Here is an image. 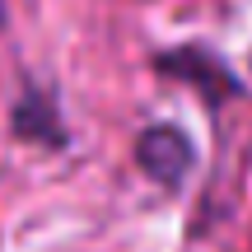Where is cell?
Wrapping results in <instances>:
<instances>
[{
  "mask_svg": "<svg viewBox=\"0 0 252 252\" xmlns=\"http://www.w3.org/2000/svg\"><path fill=\"white\" fill-rule=\"evenodd\" d=\"M14 135L37 145H65L61 112H56V98L47 89H24V98L14 103Z\"/></svg>",
  "mask_w": 252,
  "mask_h": 252,
  "instance_id": "3957f363",
  "label": "cell"
},
{
  "mask_svg": "<svg viewBox=\"0 0 252 252\" xmlns=\"http://www.w3.org/2000/svg\"><path fill=\"white\" fill-rule=\"evenodd\" d=\"M0 24H5V0H0Z\"/></svg>",
  "mask_w": 252,
  "mask_h": 252,
  "instance_id": "277c9868",
  "label": "cell"
},
{
  "mask_svg": "<svg viewBox=\"0 0 252 252\" xmlns=\"http://www.w3.org/2000/svg\"><path fill=\"white\" fill-rule=\"evenodd\" d=\"M154 70L173 75V80H187L191 89H201V98H206L210 108L243 94V80H238L210 47H173V52H159L154 56Z\"/></svg>",
  "mask_w": 252,
  "mask_h": 252,
  "instance_id": "6da1fadb",
  "label": "cell"
},
{
  "mask_svg": "<svg viewBox=\"0 0 252 252\" xmlns=\"http://www.w3.org/2000/svg\"><path fill=\"white\" fill-rule=\"evenodd\" d=\"M191 159H196L191 140L168 122L140 131V140H135V163H140L154 182H163V187H182V178L191 173Z\"/></svg>",
  "mask_w": 252,
  "mask_h": 252,
  "instance_id": "7a4b0ae2",
  "label": "cell"
}]
</instances>
